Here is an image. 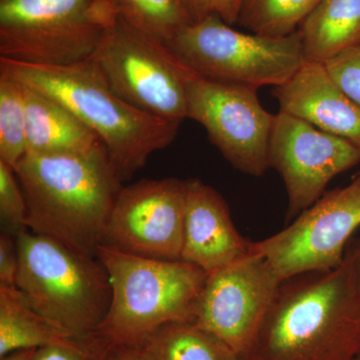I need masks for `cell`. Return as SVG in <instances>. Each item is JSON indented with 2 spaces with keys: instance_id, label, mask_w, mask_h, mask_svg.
Wrapping results in <instances>:
<instances>
[{
  "instance_id": "obj_1",
  "label": "cell",
  "mask_w": 360,
  "mask_h": 360,
  "mask_svg": "<svg viewBox=\"0 0 360 360\" xmlns=\"http://www.w3.org/2000/svg\"><path fill=\"white\" fill-rule=\"evenodd\" d=\"M360 278L352 255L340 266L279 284L250 349L240 360H357Z\"/></svg>"
},
{
  "instance_id": "obj_2",
  "label": "cell",
  "mask_w": 360,
  "mask_h": 360,
  "mask_svg": "<svg viewBox=\"0 0 360 360\" xmlns=\"http://www.w3.org/2000/svg\"><path fill=\"white\" fill-rule=\"evenodd\" d=\"M14 172L27 205L28 231L96 257L123 187L105 146L68 155L26 153Z\"/></svg>"
},
{
  "instance_id": "obj_3",
  "label": "cell",
  "mask_w": 360,
  "mask_h": 360,
  "mask_svg": "<svg viewBox=\"0 0 360 360\" xmlns=\"http://www.w3.org/2000/svg\"><path fill=\"white\" fill-rule=\"evenodd\" d=\"M0 72L70 108L103 142L122 182L174 142L180 123L146 115L111 89L94 61L35 65L0 58Z\"/></svg>"
},
{
  "instance_id": "obj_4",
  "label": "cell",
  "mask_w": 360,
  "mask_h": 360,
  "mask_svg": "<svg viewBox=\"0 0 360 360\" xmlns=\"http://www.w3.org/2000/svg\"><path fill=\"white\" fill-rule=\"evenodd\" d=\"M112 297L99 333L120 347H139L175 321H194L207 274L184 260L136 257L101 246Z\"/></svg>"
},
{
  "instance_id": "obj_5",
  "label": "cell",
  "mask_w": 360,
  "mask_h": 360,
  "mask_svg": "<svg viewBox=\"0 0 360 360\" xmlns=\"http://www.w3.org/2000/svg\"><path fill=\"white\" fill-rule=\"evenodd\" d=\"M16 288L26 302L68 338L98 330L110 310L112 288L98 258L28 231L16 236Z\"/></svg>"
},
{
  "instance_id": "obj_6",
  "label": "cell",
  "mask_w": 360,
  "mask_h": 360,
  "mask_svg": "<svg viewBox=\"0 0 360 360\" xmlns=\"http://www.w3.org/2000/svg\"><path fill=\"white\" fill-rule=\"evenodd\" d=\"M116 20L110 0H0V58L49 66L87 60Z\"/></svg>"
},
{
  "instance_id": "obj_7",
  "label": "cell",
  "mask_w": 360,
  "mask_h": 360,
  "mask_svg": "<svg viewBox=\"0 0 360 360\" xmlns=\"http://www.w3.org/2000/svg\"><path fill=\"white\" fill-rule=\"evenodd\" d=\"M167 46L200 77L255 89L283 84L305 63L297 32L281 37L238 32L217 16L187 26Z\"/></svg>"
},
{
  "instance_id": "obj_8",
  "label": "cell",
  "mask_w": 360,
  "mask_h": 360,
  "mask_svg": "<svg viewBox=\"0 0 360 360\" xmlns=\"http://www.w3.org/2000/svg\"><path fill=\"white\" fill-rule=\"evenodd\" d=\"M89 59L130 105L167 122L186 120V82L193 71L167 44L117 18Z\"/></svg>"
},
{
  "instance_id": "obj_9",
  "label": "cell",
  "mask_w": 360,
  "mask_h": 360,
  "mask_svg": "<svg viewBox=\"0 0 360 360\" xmlns=\"http://www.w3.org/2000/svg\"><path fill=\"white\" fill-rule=\"evenodd\" d=\"M360 226V172L347 186L324 193L290 225L252 243L281 279L336 269L345 260L352 234Z\"/></svg>"
},
{
  "instance_id": "obj_10",
  "label": "cell",
  "mask_w": 360,
  "mask_h": 360,
  "mask_svg": "<svg viewBox=\"0 0 360 360\" xmlns=\"http://www.w3.org/2000/svg\"><path fill=\"white\" fill-rule=\"evenodd\" d=\"M257 90L207 79L193 72L186 82V117L200 123L225 160L251 176H262L269 165L274 117Z\"/></svg>"
},
{
  "instance_id": "obj_11",
  "label": "cell",
  "mask_w": 360,
  "mask_h": 360,
  "mask_svg": "<svg viewBox=\"0 0 360 360\" xmlns=\"http://www.w3.org/2000/svg\"><path fill=\"white\" fill-rule=\"evenodd\" d=\"M186 180L143 179L122 187L103 246L136 257L181 259Z\"/></svg>"
},
{
  "instance_id": "obj_12",
  "label": "cell",
  "mask_w": 360,
  "mask_h": 360,
  "mask_svg": "<svg viewBox=\"0 0 360 360\" xmlns=\"http://www.w3.org/2000/svg\"><path fill=\"white\" fill-rule=\"evenodd\" d=\"M281 283L271 264L251 252L207 274L194 322L241 359L255 340Z\"/></svg>"
},
{
  "instance_id": "obj_13",
  "label": "cell",
  "mask_w": 360,
  "mask_h": 360,
  "mask_svg": "<svg viewBox=\"0 0 360 360\" xmlns=\"http://www.w3.org/2000/svg\"><path fill=\"white\" fill-rule=\"evenodd\" d=\"M360 149L345 139L279 110L269 148V168L283 180L288 219L297 217L324 194L336 175L359 165Z\"/></svg>"
},
{
  "instance_id": "obj_14",
  "label": "cell",
  "mask_w": 360,
  "mask_h": 360,
  "mask_svg": "<svg viewBox=\"0 0 360 360\" xmlns=\"http://www.w3.org/2000/svg\"><path fill=\"white\" fill-rule=\"evenodd\" d=\"M252 243L236 229L219 191L200 179L186 180L181 260L210 274L250 255Z\"/></svg>"
},
{
  "instance_id": "obj_15",
  "label": "cell",
  "mask_w": 360,
  "mask_h": 360,
  "mask_svg": "<svg viewBox=\"0 0 360 360\" xmlns=\"http://www.w3.org/2000/svg\"><path fill=\"white\" fill-rule=\"evenodd\" d=\"M281 111L360 149V108L345 96L324 63H304L288 82L272 90Z\"/></svg>"
},
{
  "instance_id": "obj_16",
  "label": "cell",
  "mask_w": 360,
  "mask_h": 360,
  "mask_svg": "<svg viewBox=\"0 0 360 360\" xmlns=\"http://www.w3.org/2000/svg\"><path fill=\"white\" fill-rule=\"evenodd\" d=\"M22 87L27 153L68 155L103 143L70 108L37 90Z\"/></svg>"
},
{
  "instance_id": "obj_17",
  "label": "cell",
  "mask_w": 360,
  "mask_h": 360,
  "mask_svg": "<svg viewBox=\"0 0 360 360\" xmlns=\"http://www.w3.org/2000/svg\"><path fill=\"white\" fill-rule=\"evenodd\" d=\"M305 63H326L360 42V0H319L297 30Z\"/></svg>"
},
{
  "instance_id": "obj_18",
  "label": "cell",
  "mask_w": 360,
  "mask_h": 360,
  "mask_svg": "<svg viewBox=\"0 0 360 360\" xmlns=\"http://www.w3.org/2000/svg\"><path fill=\"white\" fill-rule=\"evenodd\" d=\"M137 350L148 360H239L219 338L194 321L165 324Z\"/></svg>"
},
{
  "instance_id": "obj_19",
  "label": "cell",
  "mask_w": 360,
  "mask_h": 360,
  "mask_svg": "<svg viewBox=\"0 0 360 360\" xmlns=\"http://www.w3.org/2000/svg\"><path fill=\"white\" fill-rule=\"evenodd\" d=\"M68 338L26 302L16 286L0 285V356Z\"/></svg>"
},
{
  "instance_id": "obj_20",
  "label": "cell",
  "mask_w": 360,
  "mask_h": 360,
  "mask_svg": "<svg viewBox=\"0 0 360 360\" xmlns=\"http://www.w3.org/2000/svg\"><path fill=\"white\" fill-rule=\"evenodd\" d=\"M117 18L148 37L169 44L195 22L186 0H110Z\"/></svg>"
},
{
  "instance_id": "obj_21",
  "label": "cell",
  "mask_w": 360,
  "mask_h": 360,
  "mask_svg": "<svg viewBox=\"0 0 360 360\" xmlns=\"http://www.w3.org/2000/svg\"><path fill=\"white\" fill-rule=\"evenodd\" d=\"M319 0H243L238 25L255 34L281 37L297 32Z\"/></svg>"
},
{
  "instance_id": "obj_22",
  "label": "cell",
  "mask_w": 360,
  "mask_h": 360,
  "mask_svg": "<svg viewBox=\"0 0 360 360\" xmlns=\"http://www.w3.org/2000/svg\"><path fill=\"white\" fill-rule=\"evenodd\" d=\"M27 153L25 94L20 82L0 72V160L15 168Z\"/></svg>"
},
{
  "instance_id": "obj_23",
  "label": "cell",
  "mask_w": 360,
  "mask_h": 360,
  "mask_svg": "<svg viewBox=\"0 0 360 360\" xmlns=\"http://www.w3.org/2000/svg\"><path fill=\"white\" fill-rule=\"evenodd\" d=\"M116 345L98 330L63 338L37 349L32 360H112Z\"/></svg>"
},
{
  "instance_id": "obj_24",
  "label": "cell",
  "mask_w": 360,
  "mask_h": 360,
  "mask_svg": "<svg viewBox=\"0 0 360 360\" xmlns=\"http://www.w3.org/2000/svg\"><path fill=\"white\" fill-rule=\"evenodd\" d=\"M27 205L15 172L0 160V221L1 232L16 236L26 227Z\"/></svg>"
},
{
  "instance_id": "obj_25",
  "label": "cell",
  "mask_w": 360,
  "mask_h": 360,
  "mask_svg": "<svg viewBox=\"0 0 360 360\" xmlns=\"http://www.w3.org/2000/svg\"><path fill=\"white\" fill-rule=\"evenodd\" d=\"M333 82L360 108V42L324 63Z\"/></svg>"
},
{
  "instance_id": "obj_26",
  "label": "cell",
  "mask_w": 360,
  "mask_h": 360,
  "mask_svg": "<svg viewBox=\"0 0 360 360\" xmlns=\"http://www.w3.org/2000/svg\"><path fill=\"white\" fill-rule=\"evenodd\" d=\"M195 21L217 16L227 25H238L243 0H186Z\"/></svg>"
},
{
  "instance_id": "obj_27",
  "label": "cell",
  "mask_w": 360,
  "mask_h": 360,
  "mask_svg": "<svg viewBox=\"0 0 360 360\" xmlns=\"http://www.w3.org/2000/svg\"><path fill=\"white\" fill-rule=\"evenodd\" d=\"M20 255L18 241L11 234H0V285L16 286Z\"/></svg>"
},
{
  "instance_id": "obj_28",
  "label": "cell",
  "mask_w": 360,
  "mask_h": 360,
  "mask_svg": "<svg viewBox=\"0 0 360 360\" xmlns=\"http://www.w3.org/2000/svg\"><path fill=\"white\" fill-rule=\"evenodd\" d=\"M112 360H148L143 355L134 348L116 347Z\"/></svg>"
},
{
  "instance_id": "obj_29",
  "label": "cell",
  "mask_w": 360,
  "mask_h": 360,
  "mask_svg": "<svg viewBox=\"0 0 360 360\" xmlns=\"http://www.w3.org/2000/svg\"><path fill=\"white\" fill-rule=\"evenodd\" d=\"M37 352V348L15 350V352H9L4 356H0V360H32Z\"/></svg>"
},
{
  "instance_id": "obj_30",
  "label": "cell",
  "mask_w": 360,
  "mask_h": 360,
  "mask_svg": "<svg viewBox=\"0 0 360 360\" xmlns=\"http://www.w3.org/2000/svg\"><path fill=\"white\" fill-rule=\"evenodd\" d=\"M347 251L352 255V259H354L355 269H356L360 278V239L348 245Z\"/></svg>"
},
{
  "instance_id": "obj_31",
  "label": "cell",
  "mask_w": 360,
  "mask_h": 360,
  "mask_svg": "<svg viewBox=\"0 0 360 360\" xmlns=\"http://www.w3.org/2000/svg\"><path fill=\"white\" fill-rule=\"evenodd\" d=\"M357 360H360V356H359V359H357Z\"/></svg>"
},
{
  "instance_id": "obj_32",
  "label": "cell",
  "mask_w": 360,
  "mask_h": 360,
  "mask_svg": "<svg viewBox=\"0 0 360 360\" xmlns=\"http://www.w3.org/2000/svg\"><path fill=\"white\" fill-rule=\"evenodd\" d=\"M239 360H240V359H239Z\"/></svg>"
}]
</instances>
